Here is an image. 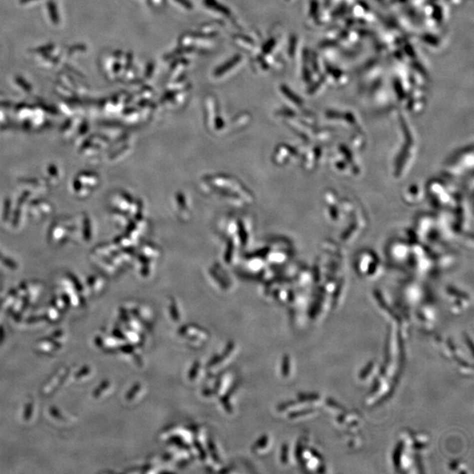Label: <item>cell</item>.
I'll return each instance as SVG.
<instances>
[{
	"mask_svg": "<svg viewBox=\"0 0 474 474\" xmlns=\"http://www.w3.org/2000/svg\"><path fill=\"white\" fill-rule=\"evenodd\" d=\"M240 60H241V56H240V55H236V56H235L233 59H231L229 62H226L224 65L221 66L220 69H218L217 70L215 71V75H216V76L222 75L223 73L228 71V69H231L232 67L235 65V64L238 63Z\"/></svg>",
	"mask_w": 474,
	"mask_h": 474,
	"instance_id": "cell-1",
	"label": "cell"
},
{
	"mask_svg": "<svg viewBox=\"0 0 474 474\" xmlns=\"http://www.w3.org/2000/svg\"><path fill=\"white\" fill-rule=\"evenodd\" d=\"M206 5H208L209 7L216 9V10H218V11H221V12H223V13H225V14H228V13H229L228 10H227L226 8L223 7L222 5H219L217 2H216L215 0H206Z\"/></svg>",
	"mask_w": 474,
	"mask_h": 474,
	"instance_id": "cell-2",
	"label": "cell"
},
{
	"mask_svg": "<svg viewBox=\"0 0 474 474\" xmlns=\"http://www.w3.org/2000/svg\"><path fill=\"white\" fill-rule=\"evenodd\" d=\"M178 2H180L181 4L185 5V7H191V3L189 2L188 0H177Z\"/></svg>",
	"mask_w": 474,
	"mask_h": 474,
	"instance_id": "cell-3",
	"label": "cell"
}]
</instances>
